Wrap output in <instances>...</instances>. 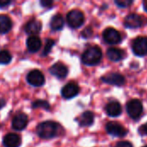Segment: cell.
I'll use <instances>...</instances> for the list:
<instances>
[{"instance_id": "cell-1", "label": "cell", "mask_w": 147, "mask_h": 147, "mask_svg": "<svg viewBox=\"0 0 147 147\" xmlns=\"http://www.w3.org/2000/svg\"><path fill=\"white\" fill-rule=\"evenodd\" d=\"M59 126L54 121H44L38 125L36 131L40 138L44 140H49L54 138L59 132Z\"/></svg>"}, {"instance_id": "cell-9", "label": "cell", "mask_w": 147, "mask_h": 147, "mask_svg": "<svg viewBox=\"0 0 147 147\" xmlns=\"http://www.w3.org/2000/svg\"><path fill=\"white\" fill-rule=\"evenodd\" d=\"M104 40L109 44H118L121 41V35L119 31L114 28H108L102 34Z\"/></svg>"}, {"instance_id": "cell-26", "label": "cell", "mask_w": 147, "mask_h": 147, "mask_svg": "<svg viewBox=\"0 0 147 147\" xmlns=\"http://www.w3.org/2000/svg\"><path fill=\"white\" fill-rule=\"evenodd\" d=\"M115 147H133V145L128 141H121L116 144Z\"/></svg>"}, {"instance_id": "cell-21", "label": "cell", "mask_w": 147, "mask_h": 147, "mask_svg": "<svg viewBox=\"0 0 147 147\" xmlns=\"http://www.w3.org/2000/svg\"><path fill=\"white\" fill-rule=\"evenodd\" d=\"M64 19L63 16L60 14H57L54 16H53L51 22H50V27L53 30H60L64 27Z\"/></svg>"}, {"instance_id": "cell-2", "label": "cell", "mask_w": 147, "mask_h": 147, "mask_svg": "<svg viewBox=\"0 0 147 147\" xmlns=\"http://www.w3.org/2000/svg\"><path fill=\"white\" fill-rule=\"evenodd\" d=\"M102 57V50L98 47H91L84 51L82 55V61L86 65H97Z\"/></svg>"}, {"instance_id": "cell-6", "label": "cell", "mask_w": 147, "mask_h": 147, "mask_svg": "<svg viewBox=\"0 0 147 147\" xmlns=\"http://www.w3.org/2000/svg\"><path fill=\"white\" fill-rule=\"evenodd\" d=\"M133 51L137 56L147 54V37H137L133 42Z\"/></svg>"}, {"instance_id": "cell-22", "label": "cell", "mask_w": 147, "mask_h": 147, "mask_svg": "<svg viewBox=\"0 0 147 147\" xmlns=\"http://www.w3.org/2000/svg\"><path fill=\"white\" fill-rule=\"evenodd\" d=\"M12 57L11 54L9 53V52L6 51V50H3L0 51V64L2 65H5L10 62Z\"/></svg>"}, {"instance_id": "cell-13", "label": "cell", "mask_w": 147, "mask_h": 147, "mask_svg": "<svg viewBox=\"0 0 147 147\" xmlns=\"http://www.w3.org/2000/svg\"><path fill=\"white\" fill-rule=\"evenodd\" d=\"M50 72L58 78H65L68 74V68L61 62H57L50 68Z\"/></svg>"}, {"instance_id": "cell-24", "label": "cell", "mask_w": 147, "mask_h": 147, "mask_svg": "<svg viewBox=\"0 0 147 147\" xmlns=\"http://www.w3.org/2000/svg\"><path fill=\"white\" fill-rule=\"evenodd\" d=\"M33 108H42V109H45L47 110L49 109L50 106H49V103L47 102V101H44V100H37L35 101L34 103H33Z\"/></svg>"}, {"instance_id": "cell-3", "label": "cell", "mask_w": 147, "mask_h": 147, "mask_svg": "<svg viewBox=\"0 0 147 147\" xmlns=\"http://www.w3.org/2000/svg\"><path fill=\"white\" fill-rule=\"evenodd\" d=\"M66 21L68 25L72 28H78L81 27L84 22V16L82 11L78 9L71 10L66 16Z\"/></svg>"}, {"instance_id": "cell-31", "label": "cell", "mask_w": 147, "mask_h": 147, "mask_svg": "<svg viewBox=\"0 0 147 147\" xmlns=\"http://www.w3.org/2000/svg\"><path fill=\"white\" fill-rule=\"evenodd\" d=\"M143 4H144V8H145V9H146V11H147V0L144 1Z\"/></svg>"}, {"instance_id": "cell-32", "label": "cell", "mask_w": 147, "mask_h": 147, "mask_svg": "<svg viewBox=\"0 0 147 147\" xmlns=\"http://www.w3.org/2000/svg\"><path fill=\"white\" fill-rule=\"evenodd\" d=\"M144 147H147V146H144Z\"/></svg>"}, {"instance_id": "cell-28", "label": "cell", "mask_w": 147, "mask_h": 147, "mask_svg": "<svg viewBox=\"0 0 147 147\" xmlns=\"http://www.w3.org/2000/svg\"><path fill=\"white\" fill-rule=\"evenodd\" d=\"M53 3V2L51 1V0H42V1H40V4L43 7H50Z\"/></svg>"}, {"instance_id": "cell-16", "label": "cell", "mask_w": 147, "mask_h": 147, "mask_svg": "<svg viewBox=\"0 0 147 147\" xmlns=\"http://www.w3.org/2000/svg\"><path fill=\"white\" fill-rule=\"evenodd\" d=\"M27 47L28 50L31 53L38 52L41 47V40L36 35H31L27 40Z\"/></svg>"}, {"instance_id": "cell-25", "label": "cell", "mask_w": 147, "mask_h": 147, "mask_svg": "<svg viewBox=\"0 0 147 147\" xmlns=\"http://www.w3.org/2000/svg\"><path fill=\"white\" fill-rule=\"evenodd\" d=\"M115 3L119 7L127 8V7H128L129 5H131L133 3V1L132 0H116L115 1Z\"/></svg>"}, {"instance_id": "cell-12", "label": "cell", "mask_w": 147, "mask_h": 147, "mask_svg": "<svg viewBox=\"0 0 147 147\" xmlns=\"http://www.w3.org/2000/svg\"><path fill=\"white\" fill-rule=\"evenodd\" d=\"M28 121V119L27 115L23 113H19L16 115L12 120V127L13 129L16 131L23 130L27 127Z\"/></svg>"}, {"instance_id": "cell-20", "label": "cell", "mask_w": 147, "mask_h": 147, "mask_svg": "<svg viewBox=\"0 0 147 147\" xmlns=\"http://www.w3.org/2000/svg\"><path fill=\"white\" fill-rule=\"evenodd\" d=\"M11 28H12L11 19L5 15H0V34L8 33L11 29Z\"/></svg>"}, {"instance_id": "cell-15", "label": "cell", "mask_w": 147, "mask_h": 147, "mask_svg": "<svg viewBox=\"0 0 147 147\" xmlns=\"http://www.w3.org/2000/svg\"><path fill=\"white\" fill-rule=\"evenodd\" d=\"M41 22L37 20H31L29 21L24 27V30L27 34L34 35L41 30Z\"/></svg>"}, {"instance_id": "cell-11", "label": "cell", "mask_w": 147, "mask_h": 147, "mask_svg": "<svg viewBox=\"0 0 147 147\" xmlns=\"http://www.w3.org/2000/svg\"><path fill=\"white\" fill-rule=\"evenodd\" d=\"M102 80L107 84L117 85V86L123 85L126 81L125 78L121 74L116 73V72H112V73H109V74L105 75L104 77L102 78Z\"/></svg>"}, {"instance_id": "cell-23", "label": "cell", "mask_w": 147, "mask_h": 147, "mask_svg": "<svg viewBox=\"0 0 147 147\" xmlns=\"http://www.w3.org/2000/svg\"><path fill=\"white\" fill-rule=\"evenodd\" d=\"M54 44H55V42L53 41V40H52V39L47 40V42H46V45H45V48L43 49V52H42V55L43 56L48 55V53L51 52L52 47L54 46Z\"/></svg>"}, {"instance_id": "cell-30", "label": "cell", "mask_w": 147, "mask_h": 147, "mask_svg": "<svg viewBox=\"0 0 147 147\" xmlns=\"http://www.w3.org/2000/svg\"><path fill=\"white\" fill-rule=\"evenodd\" d=\"M4 105H5V100L3 99V98H0V109H1L2 108H3Z\"/></svg>"}, {"instance_id": "cell-19", "label": "cell", "mask_w": 147, "mask_h": 147, "mask_svg": "<svg viewBox=\"0 0 147 147\" xmlns=\"http://www.w3.org/2000/svg\"><path fill=\"white\" fill-rule=\"evenodd\" d=\"M94 114L90 111H85L81 115V116L78 119L79 125L81 127H89L93 124L94 122Z\"/></svg>"}, {"instance_id": "cell-18", "label": "cell", "mask_w": 147, "mask_h": 147, "mask_svg": "<svg viewBox=\"0 0 147 147\" xmlns=\"http://www.w3.org/2000/svg\"><path fill=\"white\" fill-rule=\"evenodd\" d=\"M106 113L111 117H117L121 114V106L118 102H111L106 106Z\"/></svg>"}, {"instance_id": "cell-8", "label": "cell", "mask_w": 147, "mask_h": 147, "mask_svg": "<svg viewBox=\"0 0 147 147\" xmlns=\"http://www.w3.org/2000/svg\"><path fill=\"white\" fill-rule=\"evenodd\" d=\"M27 81L29 84L40 87L45 84V77L43 73L39 70H33L27 75Z\"/></svg>"}, {"instance_id": "cell-4", "label": "cell", "mask_w": 147, "mask_h": 147, "mask_svg": "<svg viewBox=\"0 0 147 147\" xmlns=\"http://www.w3.org/2000/svg\"><path fill=\"white\" fill-rule=\"evenodd\" d=\"M127 112L132 119H139L143 112L142 102L138 99H133L129 101L127 104Z\"/></svg>"}, {"instance_id": "cell-29", "label": "cell", "mask_w": 147, "mask_h": 147, "mask_svg": "<svg viewBox=\"0 0 147 147\" xmlns=\"http://www.w3.org/2000/svg\"><path fill=\"white\" fill-rule=\"evenodd\" d=\"M10 3L11 2L9 0H0V8H4L9 4H10Z\"/></svg>"}, {"instance_id": "cell-14", "label": "cell", "mask_w": 147, "mask_h": 147, "mask_svg": "<svg viewBox=\"0 0 147 147\" xmlns=\"http://www.w3.org/2000/svg\"><path fill=\"white\" fill-rule=\"evenodd\" d=\"M3 145L5 147H19L21 146V138L16 134H8L3 138Z\"/></svg>"}, {"instance_id": "cell-10", "label": "cell", "mask_w": 147, "mask_h": 147, "mask_svg": "<svg viewBox=\"0 0 147 147\" xmlns=\"http://www.w3.org/2000/svg\"><path fill=\"white\" fill-rule=\"evenodd\" d=\"M79 93V87L78 85L74 83L71 82L65 84L61 90V95L65 99H71L75 97Z\"/></svg>"}, {"instance_id": "cell-5", "label": "cell", "mask_w": 147, "mask_h": 147, "mask_svg": "<svg viewBox=\"0 0 147 147\" xmlns=\"http://www.w3.org/2000/svg\"><path fill=\"white\" fill-rule=\"evenodd\" d=\"M146 23V19L138 14H130L125 18L124 24L128 28H138Z\"/></svg>"}, {"instance_id": "cell-7", "label": "cell", "mask_w": 147, "mask_h": 147, "mask_svg": "<svg viewBox=\"0 0 147 147\" xmlns=\"http://www.w3.org/2000/svg\"><path fill=\"white\" fill-rule=\"evenodd\" d=\"M106 131L109 134L120 138L124 137L127 134V129L122 125H121L118 122H113V121H110L106 125Z\"/></svg>"}, {"instance_id": "cell-27", "label": "cell", "mask_w": 147, "mask_h": 147, "mask_svg": "<svg viewBox=\"0 0 147 147\" xmlns=\"http://www.w3.org/2000/svg\"><path fill=\"white\" fill-rule=\"evenodd\" d=\"M139 133L141 135H147V122L139 128Z\"/></svg>"}, {"instance_id": "cell-17", "label": "cell", "mask_w": 147, "mask_h": 147, "mask_svg": "<svg viewBox=\"0 0 147 147\" xmlns=\"http://www.w3.org/2000/svg\"><path fill=\"white\" fill-rule=\"evenodd\" d=\"M107 55L109 59L114 62H117L121 60L125 57V52L120 48L116 47H110L107 51Z\"/></svg>"}]
</instances>
